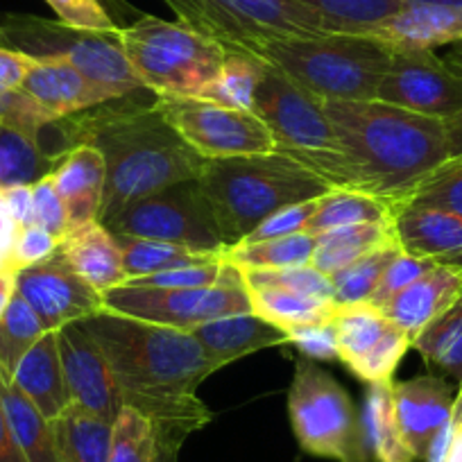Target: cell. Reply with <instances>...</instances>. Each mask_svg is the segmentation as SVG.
Segmentation results:
<instances>
[{"instance_id": "1", "label": "cell", "mask_w": 462, "mask_h": 462, "mask_svg": "<svg viewBox=\"0 0 462 462\" xmlns=\"http://www.w3.org/2000/svg\"><path fill=\"white\" fill-rule=\"evenodd\" d=\"M79 324L109 361L123 403L152 421L159 457L172 460L189 435L211 424L195 390L217 370L193 333L109 310Z\"/></svg>"}, {"instance_id": "2", "label": "cell", "mask_w": 462, "mask_h": 462, "mask_svg": "<svg viewBox=\"0 0 462 462\" xmlns=\"http://www.w3.org/2000/svg\"><path fill=\"white\" fill-rule=\"evenodd\" d=\"M57 141V159L75 145L100 150L106 168L105 195L97 220H106L130 202L159 193L168 186L198 180L207 159L199 157L157 105H106L60 118L39 136V148Z\"/></svg>"}, {"instance_id": "3", "label": "cell", "mask_w": 462, "mask_h": 462, "mask_svg": "<svg viewBox=\"0 0 462 462\" xmlns=\"http://www.w3.org/2000/svg\"><path fill=\"white\" fill-rule=\"evenodd\" d=\"M354 189L390 208L448 159L444 121L381 100H322Z\"/></svg>"}, {"instance_id": "4", "label": "cell", "mask_w": 462, "mask_h": 462, "mask_svg": "<svg viewBox=\"0 0 462 462\" xmlns=\"http://www.w3.org/2000/svg\"><path fill=\"white\" fill-rule=\"evenodd\" d=\"M198 184L229 247L279 208L333 190L318 172L283 152L207 159Z\"/></svg>"}, {"instance_id": "5", "label": "cell", "mask_w": 462, "mask_h": 462, "mask_svg": "<svg viewBox=\"0 0 462 462\" xmlns=\"http://www.w3.org/2000/svg\"><path fill=\"white\" fill-rule=\"evenodd\" d=\"M245 55L282 70L318 100H374L393 48L365 34L265 39Z\"/></svg>"}, {"instance_id": "6", "label": "cell", "mask_w": 462, "mask_h": 462, "mask_svg": "<svg viewBox=\"0 0 462 462\" xmlns=\"http://www.w3.org/2000/svg\"><path fill=\"white\" fill-rule=\"evenodd\" d=\"M118 42L145 91L157 97H198L226 57L220 43L190 25L150 14L118 30Z\"/></svg>"}, {"instance_id": "7", "label": "cell", "mask_w": 462, "mask_h": 462, "mask_svg": "<svg viewBox=\"0 0 462 462\" xmlns=\"http://www.w3.org/2000/svg\"><path fill=\"white\" fill-rule=\"evenodd\" d=\"M254 114L273 134L277 152L318 172L333 189H354V175L322 100L263 61L254 96Z\"/></svg>"}, {"instance_id": "8", "label": "cell", "mask_w": 462, "mask_h": 462, "mask_svg": "<svg viewBox=\"0 0 462 462\" xmlns=\"http://www.w3.org/2000/svg\"><path fill=\"white\" fill-rule=\"evenodd\" d=\"M288 415L301 451L333 462H372L352 397L310 358L295 363Z\"/></svg>"}, {"instance_id": "9", "label": "cell", "mask_w": 462, "mask_h": 462, "mask_svg": "<svg viewBox=\"0 0 462 462\" xmlns=\"http://www.w3.org/2000/svg\"><path fill=\"white\" fill-rule=\"evenodd\" d=\"M0 46L30 57H61L118 100L143 91L118 32L79 30L39 16H7L0 25Z\"/></svg>"}, {"instance_id": "10", "label": "cell", "mask_w": 462, "mask_h": 462, "mask_svg": "<svg viewBox=\"0 0 462 462\" xmlns=\"http://www.w3.org/2000/svg\"><path fill=\"white\" fill-rule=\"evenodd\" d=\"M177 21L220 43L226 52H250L265 39L327 34L318 12L297 0H163Z\"/></svg>"}, {"instance_id": "11", "label": "cell", "mask_w": 462, "mask_h": 462, "mask_svg": "<svg viewBox=\"0 0 462 462\" xmlns=\"http://www.w3.org/2000/svg\"><path fill=\"white\" fill-rule=\"evenodd\" d=\"M102 300L109 313L181 331H193L199 324L226 315L252 313L245 279L231 263H226L220 282L207 288H141L123 283L106 291Z\"/></svg>"}, {"instance_id": "12", "label": "cell", "mask_w": 462, "mask_h": 462, "mask_svg": "<svg viewBox=\"0 0 462 462\" xmlns=\"http://www.w3.org/2000/svg\"><path fill=\"white\" fill-rule=\"evenodd\" d=\"M105 226L111 234L177 243L217 254L229 247L198 180L181 181L148 198L134 199L106 220Z\"/></svg>"}, {"instance_id": "13", "label": "cell", "mask_w": 462, "mask_h": 462, "mask_svg": "<svg viewBox=\"0 0 462 462\" xmlns=\"http://www.w3.org/2000/svg\"><path fill=\"white\" fill-rule=\"evenodd\" d=\"M154 105L172 130L204 159L277 152L270 130L252 111L229 109L199 97H157Z\"/></svg>"}, {"instance_id": "14", "label": "cell", "mask_w": 462, "mask_h": 462, "mask_svg": "<svg viewBox=\"0 0 462 462\" xmlns=\"http://www.w3.org/2000/svg\"><path fill=\"white\" fill-rule=\"evenodd\" d=\"M374 100L448 121L462 111V78L433 51H393Z\"/></svg>"}, {"instance_id": "15", "label": "cell", "mask_w": 462, "mask_h": 462, "mask_svg": "<svg viewBox=\"0 0 462 462\" xmlns=\"http://www.w3.org/2000/svg\"><path fill=\"white\" fill-rule=\"evenodd\" d=\"M16 292L32 306L46 331H60L66 324L82 322L105 310L102 292L88 286L60 252L16 273Z\"/></svg>"}, {"instance_id": "16", "label": "cell", "mask_w": 462, "mask_h": 462, "mask_svg": "<svg viewBox=\"0 0 462 462\" xmlns=\"http://www.w3.org/2000/svg\"><path fill=\"white\" fill-rule=\"evenodd\" d=\"M57 342H60V356L70 402L114 424L125 403H123L114 370L100 346L79 322L61 327L57 331Z\"/></svg>"}, {"instance_id": "17", "label": "cell", "mask_w": 462, "mask_h": 462, "mask_svg": "<svg viewBox=\"0 0 462 462\" xmlns=\"http://www.w3.org/2000/svg\"><path fill=\"white\" fill-rule=\"evenodd\" d=\"M393 402L397 426L415 460H424L426 448L438 430L456 411L451 385L439 376H417L411 381H394Z\"/></svg>"}, {"instance_id": "18", "label": "cell", "mask_w": 462, "mask_h": 462, "mask_svg": "<svg viewBox=\"0 0 462 462\" xmlns=\"http://www.w3.org/2000/svg\"><path fill=\"white\" fill-rule=\"evenodd\" d=\"M21 91L34 97L55 118L82 114L118 100L61 57H34Z\"/></svg>"}, {"instance_id": "19", "label": "cell", "mask_w": 462, "mask_h": 462, "mask_svg": "<svg viewBox=\"0 0 462 462\" xmlns=\"http://www.w3.org/2000/svg\"><path fill=\"white\" fill-rule=\"evenodd\" d=\"M394 234L403 252L462 274V216L442 208L393 207Z\"/></svg>"}, {"instance_id": "20", "label": "cell", "mask_w": 462, "mask_h": 462, "mask_svg": "<svg viewBox=\"0 0 462 462\" xmlns=\"http://www.w3.org/2000/svg\"><path fill=\"white\" fill-rule=\"evenodd\" d=\"M393 51H435L462 42V7L406 5L390 19L365 30Z\"/></svg>"}, {"instance_id": "21", "label": "cell", "mask_w": 462, "mask_h": 462, "mask_svg": "<svg viewBox=\"0 0 462 462\" xmlns=\"http://www.w3.org/2000/svg\"><path fill=\"white\" fill-rule=\"evenodd\" d=\"M57 252L88 286L102 295L127 282L121 250L116 245L114 234L100 220L70 225L60 238Z\"/></svg>"}, {"instance_id": "22", "label": "cell", "mask_w": 462, "mask_h": 462, "mask_svg": "<svg viewBox=\"0 0 462 462\" xmlns=\"http://www.w3.org/2000/svg\"><path fill=\"white\" fill-rule=\"evenodd\" d=\"M462 297V274L444 265H435L430 273L412 282L402 292L381 306L385 318L415 340L435 318Z\"/></svg>"}, {"instance_id": "23", "label": "cell", "mask_w": 462, "mask_h": 462, "mask_svg": "<svg viewBox=\"0 0 462 462\" xmlns=\"http://www.w3.org/2000/svg\"><path fill=\"white\" fill-rule=\"evenodd\" d=\"M190 333L198 337L204 354L216 370H222L229 363L241 361V358L261 352V349L288 342V336L282 328L265 322L263 318L254 313L217 318L213 322L199 324Z\"/></svg>"}, {"instance_id": "24", "label": "cell", "mask_w": 462, "mask_h": 462, "mask_svg": "<svg viewBox=\"0 0 462 462\" xmlns=\"http://www.w3.org/2000/svg\"><path fill=\"white\" fill-rule=\"evenodd\" d=\"M12 383L32 402V406L52 421L70 406V393L66 385L64 365L60 356L57 331H46L19 361Z\"/></svg>"}, {"instance_id": "25", "label": "cell", "mask_w": 462, "mask_h": 462, "mask_svg": "<svg viewBox=\"0 0 462 462\" xmlns=\"http://www.w3.org/2000/svg\"><path fill=\"white\" fill-rule=\"evenodd\" d=\"M51 177L69 213L70 225L97 220L106 181L100 150L93 145H75L57 162Z\"/></svg>"}, {"instance_id": "26", "label": "cell", "mask_w": 462, "mask_h": 462, "mask_svg": "<svg viewBox=\"0 0 462 462\" xmlns=\"http://www.w3.org/2000/svg\"><path fill=\"white\" fill-rule=\"evenodd\" d=\"M399 243L394 234V222H367V225L342 226V229L327 231L315 238L313 265L322 274L331 277L337 270L352 265L379 247Z\"/></svg>"}, {"instance_id": "27", "label": "cell", "mask_w": 462, "mask_h": 462, "mask_svg": "<svg viewBox=\"0 0 462 462\" xmlns=\"http://www.w3.org/2000/svg\"><path fill=\"white\" fill-rule=\"evenodd\" d=\"M0 399L25 462H61L51 421L12 383V379L3 374H0Z\"/></svg>"}, {"instance_id": "28", "label": "cell", "mask_w": 462, "mask_h": 462, "mask_svg": "<svg viewBox=\"0 0 462 462\" xmlns=\"http://www.w3.org/2000/svg\"><path fill=\"white\" fill-rule=\"evenodd\" d=\"M393 383H367L365 403H363V433L370 457L374 462H417L408 451L397 426L393 402Z\"/></svg>"}, {"instance_id": "29", "label": "cell", "mask_w": 462, "mask_h": 462, "mask_svg": "<svg viewBox=\"0 0 462 462\" xmlns=\"http://www.w3.org/2000/svg\"><path fill=\"white\" fill-rule=\"evenodd\" d=\"M114 241L121 250L127 282L163 273V270L184 268V265L213 263V261H222V254H225V252L222 254L202 252L193 250V247L177 245V243L152 241V238H139L130 236V234H114Z\"/></svg>"}, {"instance_id": "30", "label": "cell", "mask_w": 462, "mask_h": 462, "mask_svg": "<svg viewBox=\"0 0 462 462\" xmlns=\"http://www.w3.org/2000/svg\"><path fill=\"white\" fill-rule=\"evenodd\" d=\"M247 295L252 313L279 327L283 333L304 324L327 322L337 309L333 300H318L277 286H247Z\"/></svg>"}, {"instance_id": "31", "label": "cell", "mask_w": 462, "mask_h": 462, "mask_svg": "<svg viewBox=\"0 0 462 462\" xmlns=\"http://www.w3.org/2000/svg\"><path fill=\"white\" fill-rule=\"evenodd\" d=\"M367 222H393V208L385 199L358 189H333L322 195L313 217L306 222V234H327L342 226L367 225Z\"/></svg>"}, {"instance_id": "32", "label": "cell", "mask_w": 462, "mask_h": 462, "mask_svg": "<svg viewBox=\"0 0 462 462\" xmlns=\"http://www.w3.org/2000/svg\"><path fill=\"white\" fill-rule=\"evenodd\" d=\"M61 462H109L111 424L70 403L51 421Z\"/></svg>"}, {"instance_id": "33", "label": "cell", "mask_w": 462, "mask_h": 462, "mask_svg": "<svg viewBox=\"0 0 462 462\" xmlns=\"http://www.w3.org/2000/svg\"><path fill=\"white\" fill-rule=\"evenodd\" d=\"M313 234L297 231L291 236L270 238L261 243H236L226 247L222 261L238 270H283L310 265L315 252Z\"/></svg>"}, {"instance_id": "34", "label": "cell", "mask_w": 462, "mask_h": 462, "mask_svg": "<svg viewBox=\"0 0 462 462\" xmlns=\"http://www.w3.org/2000/svg\"><path fill=\"white\" fill-rule=\"evenodd\" d=\"M263 61L245 52H226L216 78L199 91V100L217 102L229 109L252 111L254 114V96L259 87Z\"/></svg>"}, {"instance_id": "35", "label": "cell", "mask_w": 462, "mask_h": 462, "mask_svg": "<svg viewBox=\"0 0 462 462\" xmlns=\"http://www.w3.org/2000/svg\"><path fill=\"white\" fill-rule=\"evenodd\" d=\"M331 322L336 328L340 363H345L346 367L356 363L365 352H370L390 327V319L385 318L383 310L376 309L370 301L337 304Z\"/></svg>"}, {"instance_id": "36", "label": "cell", "mask_w": 462, "mask_h": 462, "mask_svg": "<svg viewBox=\"0 0 462 462\" xmlns=\"http://www.w3.org/2000/svg\"><path fill=\"white\" fill-rule=\"evenodd\" d=\"M412 346L429 365L439 367L462 385V297L435 318L412 340Z\"/></svg>"}, {"instance_id": "37", "label": "cell", "mask_w": 462, "mask_h": 462, "mask_svg": "<svg viewBox=\"0 0 462 462\" xmlns=\"http://www.w3.org/2000/svg\"><path fill=\"white\" fill-rule=\"evenodd\" d=\"M318 12L328 32L363 34L406 7L403 0H297Z\"/></svg>"}, {"instance_id": "38", "label": "cell", "mask_w": 462, "mask_h": 462, "mask_svg": "<svg viewBox=\"0 0 462 462\" xmlns=\"http://www.w3.org/2000/svg\"><path fill=\"white\" fill-rule=\"evenodd\" d=\"M57 162L48 157L37 141L12 127L0 125V189L34 184L55 171Z\"/></svg>"}, {"instance_id": "39", "label": "cell", "mask_w": 462, "mask_h": 462, "mask_svg": "<svg viewBox=\"0 0 462 462\" xmlns=\"http://www.w3.org/2000/svg\"><path fill=\"white\" fill-rule=\"evenodd\" d=\"M46 333L32 306L14 292L10 306L0 318V374L12 379L21 358L32 349L34 342Z\"/></svg>"}, {"instance_id": "40", "label": "cell", "mask_w": 462, "mask_h": 462, "mask_svg": "<svg viewBox=\"0 0 462 462\" xmlns=\"http://www.w3.org/2000/svg\"><path fill=\"white\" fill-rule=\"evenodd\" d=\"M402 245L399 243H390V245L379 247V250L370 252L363 259L354 261L352 265L337 270L331 274L333 286V301L336 304H358V301H370L372 292L383 279L385 270L390 268L394 259L402 254Z\"/></svg>"}, {"instance_id": "41", "label": "cell", "mask_w": 462, "mask_h": 462, "mask_svg": "<svg viewBox=\"0 0 462 462\" xmlns=\"http://www.w3.org/2000/svg\"><path fill=\"white\" fill-rule=\"evenodd\" d=\"M159 442L148 417L130 406H123L111 424L109 462H157Z\"/></svg>"}, {"instance_id": "42", "label": "cell", "mask_w": 462, "mask_h": 462, "mask_svg": "<svg viewBox=\"0 0 462 462\" xmlns=\"http://www.w3.org/2000/svg\"><path fill=\"white\" fill-rule=\"evenodd\" d=\"M399 204L442 208V211L462 216V157L444 162L394 207Z\"/></svg>"}, {"instance_id": "43", "label": "cell", "mask_w": 462, "mask_h": 462, "mask_svg": "<svg viewBox=\"0 0 462 462\" xmlns=\"http://www.w3.org/2000/svg\"><path fill=\"white\" fill-rule=\"evenodd\" d=\"M412 346L411 336L397 324L390 322L388 331L379 337L370 352L363 354L356 363L349 365V370L365 383H390L394 376V370L399 367L402 358Z\"/></svg>"}, {"instance_id": "44", "label": "cell", "mask_w": 462, "mask_h": 462, "mask_svg": "<svg viewBox=\"0 0 462 462\" xmlns=\"http://www.w3.org/2000/svg\"><path fill=\"white\" fill-rule=\"evenodd\" d=\"M241 273L245 286H277L301 292V295L318 297V300H333L331 277L315 270L313 265L283 270H241Z\"/></svg>"}, {"instance_id": "45", "label": "cell", "mask_w": 462, "mask_h": 462, "mask_svg": "<svg viewBox=\"0 0 462 462\" xmlns=\"http://www.w3.org/2000/svg\"><path fill=\"white\" fill-rule=\"evenodd\" d=\"M55 121H60V118H55L51 111L43 109L34 97H30L21 88L0 91V125L21 132L28 139L37 141L39 145L42 132Z\"/></svg>"}, {"instance_id": "46", "label": "cell", "mask_w": 462, "mask_h": 462, "mask_svg": "<svg viewBox=\"0 0 462 462\" xmlns=\"http://www.w3.org/2000/svg\"><path fill=\"white\" fill-rule=\"evenodd\" d=\"M225 261H213V263L202 265H184V268L163 270V273L148 274V277L130 279L125 286L141 288H207L213 286L225 274Z\"/></svg>"}, {"instance_id": "47", "label": "cell", "mask_w": 462, "mask_h": 462, "mask_svg": "<svg viewBox=\"0 0 462 462\" xmlns=\"http://www.w3.org/2000/svg\"><path fill=\"white\" fill-rule=\"evenodd\" d=\"M57 250H60V238L52 236L51 231L37 225L19 226L14 245L7 256V268L21 273V270L32 268V265L51 259L52 254H57Z\"/></svg>"}, {"instance_id": "48", "label": "cell", "mask_w": 462, "mask_h": 462, "mask_svg": "<svg viewBox=\"0 0 462 462\" xmlns=\"http://www.w3.org/2000/svg\"><path fill=\"white\" fill-rule=\"evenodd\" d=\"M61 23L93 32H118L121 25L111 19L102 0H46Z\"/></svg>"}, {"instance_id": "49", "label": "cell", "mask_w": 462, "mask_h": 462, "mask_svg": "<svg viewBox=\"0 0 462 462\" xmlns=\"http://www.w3.org/2000/svg\"><path fill=\"white\" fill-rule=\"evenodd\" d=\"M319 198L306 199V202L288 204V207L279 208L273 216L265 217L254 231H250L241 243H261L270 241V238H282L291 236V234H297V231H304L306 222L313 217L315 208H318Z\"/></svg>"}, {"instance_id": "50", "label": "cell", "mask_w": 462, "mask_h": 462, "mask_svg": "<svg viewBox=\"0 0 462 462\" xmlns=\"http://www.w3.org/2000/svg\"><path fill=\"white\" fill-rule=\"evenodd\" d=\"M435 265H438L435 261L420 259V256H412L408 254V252H402V254L390 263V268L385 270L383 279H381V283L376 286V291L372 292L370 304H374L376 309H381L385 301L393 300L397 292H402L403 288L411 286L412 282L424 277L426 273H430Z\"/></svg>"}, {"instance_id": "51", "label": "cell", "mask_w": 462, "mask_h": 462, "mask_svg": "<svg viewBox=\"0 0 462 462\" xmlns=\"http://www.w3.org/2000/svg\"><path fill=\"white\" fill-rule=\"evenodd\" d=\"M331 319H327V322L304 324V327L291 328V331L286 333L288 342L300 349L301 356L310 358V361H315V363L340 361V354H337V342H336V328H333Z\"/></svg>"}, {"instance_id": "52", "label": "cell", "mask_w": 462, "mask_h": 462, "mask_svg": "<svg viewBox=\"0 0 462 462\" xmlns=\"http://www.w3.org/2000/svg\"><path fill=\"white\" fill-rule=\"evenodd\" d=\"M32 198H34V225L51 231L52 236L57 238L64 236L70 226V220L51 175L34 181Z\"/></svg>"}, {"instance_id": "53", "label": "cell", "mask_w": 462, "mask_h": 462, "mask_svg": "<svg viewBox=\"0 0 462 462\" xmlns=\"http://www.w3.org/2000/svg\"><path fill=\"white\" fill-rule=\"evenodd\" d=\"M34 57L0 46V84L5 88H21Z\"/></svg>"}, {"instance_id": "54", "label": "cell", "mask_w": 462, "mask_h": 462, "mask_svg": "<svg viewBox=\"0 0 462 462\" xmlns=\"http://www.w3.org/2000/svg\"><path fill=\"white\" fill-rule=\"evenodd\" d=\"M5 195V204L10 208V216L19 226L34 225V198H32V184H19L3 189Z\"/></svg>"}, {"instance_id": "55", "label": "cell", "mask_w": 462, "mask_h": 462, "mask_svg": "<svg viewBox=\"0 0 462 462\" xmlns=\"http://www.w3.org/2000/svg\"><path fill=\"white\" fill-rule=\"evenodd\" d=\"M0 462H25L23 453H21L19 442H16L14 433H12L10 420H7L5 406L0 399Z\"/></svg>"}, {"instance_id": "56", "label": "cell", "mask_w": 462, "mask_h": 462, "mask_svg": "<svg viewBox=\"0 0 462 462\" xmlns=\"http://www.w3.org/2000/svg\"><path fill=\"white\" fill-rule=\"evenodd\" d=\"M16 231H19V225L14 222V217L10 216V208L5 204V195H3V189H0V254L10 256L12 245H14Z\"/></svg>"}, {"instance_id": "57", "label": "cell", "mask_w": 462, "mask_h": 462, "mask_svg": "<svg viewBox=\"0 0 462 462\" xmlns=\"http://www.w3.org/2000/svg\"><path fill=\"white\" fill-rule=\"evenodd\" d=\"M444 127H447L448 159H460L462 157V111L453 116V118H448V121H444Z\"/></svg>"}, {"instance_id": "58", "label": "cell", "mask_w": 462, "mask_h": 462, "mask_svg": "<svg viewBox=\"0 0 462 462\" xmlns=\"http://www.w3.org/2000/svg\"><path fill=\"white\" fill-rule=\"evenodd\" d=\"M16 292V273L14 270H0V318L10 306Z\"/></svg>"}, {"instance_id": "59", "label": "cell", "mask_w": 462, "mask_h": 462, "mask_svg": "<svg viewBox=\"0 0 462 462\" xmlns=\"http://www.w3.org/2000/svg\"><path fill=\"white\" fill-rule=\"evenodd\" d=\"M456 415H457V424H456V433H453L451 448H448L447 462H462V415L457 411Z\"/></svg>"}, {"instance_id": "60", "label": "cell", "mask_w": 462, "mask_h": 462, "mask_svg": "<svg viewBox=\"0 0 462 462\" xmlns=\"http://www.w3.org/2000/svg\"><path fill=\"white\" fill-rule=\"evenodd\" d=\"M105 5H106V7H116V10H118V12L127 10V3H125V0H105Z\"/></svg>"}, {"instance_id": "61", "label": "cell", "mask_w": 462, "mask_h": 462, "mask_svg": "<svg viewBox=\"0 0 462 462\" xmlns=\"http://www.w3.org/2000/svg\"><path fill=\"white\" fill-rule=\"evenodd\" d=\"M456 411L462 412V394H457L456 397Z\"/></svg>"}, {"instance_id": "62", "label": "cell", "mask_w": 462, "mask_h": 462, "mask_svg": "<svg viewBox=\"0 0 462 462\" xmlns=\"http://www.w3.org/2000/svg\"><path fill=\"white\" fill-rule=\"evenodd\" d=\"M0 270H10L7 268V259L3 254H0Z\"/></svg>"}, {"instance_id": "63", "label": "cell", "mask_w": 462, "mask_h": 462, "mask_svg": "<svg viewBox=\"0 0 462 462\" xmlns=\"http://www.w3.org/2000/svg\"><path fill=\"white\" fill-rule=\"evenodd\" d=\"M457 394H462V385H460V393H457Z\"/></svg>"}, {"instance_id": "64", "label": "cell", "mask_w": 462, "mask_h": 462, "mask_svg": "<svg viewBox=\"0 0 462 462\" xmlns=\"http://www.w3.org/2000/svg\"><path fill=\"white\" fill-rule=\"evenodd\" d=\"M460 415H462V412H460Z\"/></svg>"}]
</instances>
